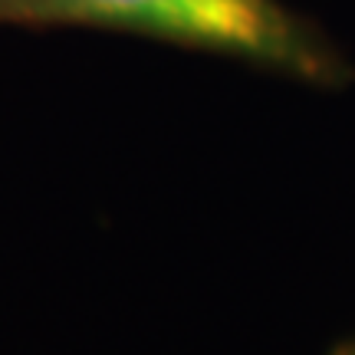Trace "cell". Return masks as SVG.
<instances>
[{
  "label": "cell",
  "instance_id": "obj_1",
  "mask_svg": "<svg viewBox=\"0 0 355 355\" xmlns=\"http://www.w3.org/2000/svg\"><path fill=\"white\" fill-rule=\"evenodd\" d=\"M0 26H86L214 53L254 69L343 86L349 63L283 0H0Z\"/></svg>",
  "mask_w": 355,
  "mask_h": 355
},
{
  "label": "cell",
  "instance_id": "obj_2",
  "mask_svg": "<svg viewBox=\"0 0 355 355\" xmlns=\"http://www.w3.org/2000/svg\"><path fill=\"white\" fill-rule=\"evenodd\" d=\"M343 355H355V345H349V349H345V352Z\"/></svg>",
  "mask_w": 355,
  "mask_h": 355
}]
</instances>
